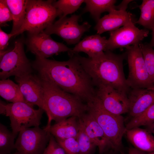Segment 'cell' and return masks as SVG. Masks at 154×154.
Listing matches in <instances>:
<instances>
[{
  "label": "cell",
  "instance_id": "1",
  "mask_svg": "<svg viewBox=\"0 0 154 154\" xmlns=\"http://www.w3.org/2000/svg\"><path fill=\"white\" fill-rule=\"evenodd\" d=\"M69 57L68 60L59 61L36 56L32 67L41 79L77 96L87 104L96 97V87L76 54Z\"/></svg>",
  "mask_w": 154,
  "mask_h": 154
},
{
  "label": "cell",
  "instance_id": "2",
  "mask_svg": "<svg viewBox=\"0 0 154 154\" xmlns=\"http://www.w3.org/2000/svg\"><path fill=\"white\" fill-rule=\"evenodd\" d=\"M76 54L95 87L108 86L128 95L131 89L127 84L123 71V61L126 57V53L117 54L106 51L92 58Z\"/></svg>",
  "mask_w": 154,
  "mask_h": 154
},
{
  "label": "cell",
  "instance_id": "3",
  "mask_svg": "<svg viewBox=\"0 0 154 154\" xmlns=\"http://www.w3.org/2000/svg\"><path fill=\"white\" fill-rule=\"evenodd\" d=\"M41 80L45 112L48 118L47 125H50L52 120L57 123L71 117L80 118L87 112L88 105L80 98L50 82Z\"/></svg>",
  "mask_w": 154,
  "mask_h": 154
},
{
  "label": "cell",
  "instance_id": "4",
  "mask_svg": "<svg viewBox=\"0 0 154 154\" xmlns=\"http://www.w3.org/2000/svg\"><path fill=\"white\" fill-rule=\"evenodd\" d=\"M87 104V112L101 126L114 148L123 151L122 139L126 131L123 117L106 110L96 96Z\"/></svg>",
  "mask_w": 154,
  "mask_h": 154
},
{
  "label": "cell",
  "instance_id": "5",
  "mask_svg": "<svg viewBox=\"0 0 154 154\" xmlns=\"http://www.w3.org/2000/svg\"><path fill=\"white\" fill-rule=\"evenodd\" d=\"M54 1L28 0L24 23L16 36L25 31L38 33L53 23L58 16L57 10L53 5Z\"/></svg>",
  "mask_w": 154,
  "mask_h": 154
},
{
  "label": "cell",
  "instance_id": "6",
  "mask_svg": "<svg viewBox=\"0 0 154 154\" xmlns=\"http://www.w3.org/2000/svg\"><path fill=\"white\" fill-rule=\"evenodd\" d=\"M24 102L5 104L0 102V114L8 116L11 122L12 132L15 138L19 132L31 127L39 126L44 111Z\"/></svg>",
  "mask_w": 154,
  "mask_h": 154
},
{
  "label": "cell",
  "instance_id": "7",
  "mask_svg": "<svg viewBox=\"0 0 154 154\" xmlns=\"http://www.w3.org/2000/svg\"><path fill=\"white\" fill-rule=\"evenodd\" d=\"M23 40H16L12 49L8 50L0 57V78L1 80L6 79L14 76L21 77L31 74L32 64L26 56L24 48Z\"/></svg>",
  "mask_w": 154,
  "mask_h": 154
},
{
  "label": "cell",
  "instance_id": "8",
  "mask_svg": "<svg viewBox=\"0 0 154 154\" xmlns=\"http://www.w3.org/2000/svg\"><path fill=\"white\" fill-rule=\"evenodd\" d=\"M126 48L129 68L128 74L126 79L129 87L131 89L154 88L139 45L131 46Z\"/></svg>",
  "mask_w": 154,
  "mask_h": 154
},
{
  "label": "cell",
  "instance_id": "9",
  "mask_svg": "<svg viewBox=\"0 0 154 154\" xmlns=\"http://www.w3.org/2000/svg\"><path fill=\"white\" fill-rule=\"evenodd\" d=\"M50 125L43 129L39 126L21 131L15 142V148L18 154H42L49 142Z\"/></svg>",
  "mask_w": 154,
  "mask_h": 154
},
{
  "label": "cell",
  "instance_id": "10",
  "mask_svg": "<svg viewBox=\"0 0 154 154\" xmlns=\"http://www.w3.org/2000/svg\"><path fill=\"white\" fill-rule=\"evenodd\" d=\"M80 16L73 15L70 17L60 18L48 27L43 32L50 35L55 34L61 38L69 45L78 43L84 33L88 31L91 25L87 22L80 25L78 21Z\"/></svg>",
  "mask_w": 154,
  "mask_h": 154
},
{
  "label": "cell",
  "instance_id": "11",
  "mask_svg": "<svg viewBox=\"0 0 154 154\" xmlns=\"http://www.w3.org/2000/svg\"><path fill=\"white\" fill-rule=\"evenodd\" d=\"M149 31L147 29H139L131 22L115 30L110 32L106 51H112L118 48L139 45L143 39L147 37Z\"/></svg>",
  "mask_w": 154,
  "mask_h": 154
},
{
  "label": "cell",
  "instance_id": "12",
  "mask_svg": "<svg viewBox=\"0 0 154 154\" xmlns=\"http://www.w3.org/2000/svg\"><path fill=\"white\" fill-rule=\"evenodd\" d=\"M26 42L28 51L35 56L45 58L62 52H68L71 49L62 43L55 41L43 31L29 33Z\"/></svg>",
  "mask_w": 154,
  "mask_h": 154
},
{
  "label": "cell",
  "instance_id": "13",
  "mask_svg": "<svg viewBox=\"0 0 154 154\" xmlns=\"http://www.w3.org/2000/svg\"><path fill=\"white\" fill-rule=\"evenodd\" d=\"M96 96L104 108L116 115L128 113L129 102L128 95L108 86L96 87Z\"/></svg>",
  "mask_w": 154,
  "mask_h": 154
},
{
  "label": "cell",
  "instance_id": "14",
  "mask_svg": "<svg viewBox=\"0 0 154 154\" xmlns=\"http://www.w3.org/2000/svg\"><path fill=\"white\" fill-rule=\"evenodd\" d=\"M27 103L38 106L45 111L43 90L41 79L32 73L21 77H15Z\"/></svg>",
  "mask_w": 154,
  "mask_h": 154
},
{
  "label": "cell",
  "instance_id": "15",
  "mask_svg": "<svg viewBox=\"0 0 154 154\" xmlns=\"http://www.w3.org/2000/svg\"><path fill=\"white\" fill-rule=\"evenodd\" d=\"M79 119L85 132L98 147L99 154L114 149L101 126L90 114L87 112Z\"/></svg>",
  "mask_w": 154,
  "mask_h": 154
},
{
  "label": "cell",
  "instance_id": "16",
  "mask_svg": "<svg viewBox=\"0 0 154 154\" xmlns=\"http://www.w3.org/2000/svg\"><path fill=\"white\" fill-rule=\"evenodd\" d=\"M128 96L129 102L128 113L132 118L139 115L154 104V88L131 89Z\"/></svg>",
  "mask_w": 154,
  "mask_h": 154
},
{
  "label": "cell",
  "instance_id": "17",
  "mask_svg": "<svg viewBox=\"0 0 154 154\" xmlns=\"http://www.w3.org/2000/svg\"><path fill=\"white\" fill-rule=\"evenodd\" d=\"M132 22H134L131 13L126 10L114 9L100 18L94 29L100 35L117 30Z\"/></svg>",
  "mask_w": 154,
  "mask_h": 154
},
{
  "label": "cell",
  "instance_id": "18",
  "mask_svg": "<svg viewBox=\"0 0 154 154\" xmlns=\"http://www.w3.org/2000/svg\"><path fill=\"white\" fill-rule=\"evenodd\" d=\"M107 39L97 34L86 36L68 52L71 56L80 52L87 54L90 58L96 57L106 51Z\"/></svg>",
  "mask_w": 154,
  "mask_h": 154
},
{
  "label": "cell",
  "instance_id": "19",
  "mask_svg": "<svg viewBox=\"0 0 154 154\" xmlns=\"http://www.w3.org/2000/svg\"><path fill=\"white\" fill-rule=\"evenodd\" d=\"M125 133L134 147L145 153L154 152V136L147 129L135 127L126 130Z\"/></svg>",
  "mask_w": 154,
  "mask_h": 154
},
{
  "label": "cell",
  "instance_id": "20",
  "mask_svg": "<svg viewBox=\"0 0 154 154\" xmlns=\"http://www.w3.org/2000/svg\"><path fill=\"white\" fill-rule=\"evenodd\" d=\"M79 130V118L75 116L70 117L56 123L51 125L49 128L50 133L56 140L72 137L77 138Z\"/></svg>",
  "mask_w": 154,
  "mask_h": 154
},
{
  "label": "cell",
  "instance_id": "21",
  "mask_svg": "<svg viewBox=\"0 0 154 154\" xmlns=\"http://www.w3.org/2000/svg\"><path fill=\"white\" fill-rule=\"evenodd\" d=\"M11 12L13 26L11 33L15 36L24 23L28 0H5Z\"/></svg>",
  "mask_w": 154,
  "mask_h": 154
},
{
  "label": "cell",
  "instance_id": "22",
  "mask_svg": "<svg viewBox=\"0 0 154 154\" xmlns=\"http://www.w3.org/2000/svg\"><path fill=\"white\" fill-rule=\"evenodd\" d=\"M115 0H85L86 4L83 11L89 12L93 19L97 22L100 19L101 14L104 12L109 13L114 9H118L115 5Z\"/></svg>",
  "mask_w": 154,
  "mask_h": 154
},
{
  "label": "cell",
  "instance_id": "23",
  "mask_svg": "<svg viewBox=\"0 0 154 154\" xmlns=\"http://www.w3.org/2000/svg\"><path fill=\"white\" fill-rule=\"evenodd\" d=\"M0 95L11 103L20 102L27 103L19 85L9 79L0 81Z\"/></svg>",
  "mask_w": 154,
  "mask_h": 154
},
{
  "label": "cell",
  "instance_id": "24",
  "mask_svg": "<svg viewBox=\"0 0 154 154\" xmlns=\"http://www.w3.org/2000/svg\"><path fill=\"white\" fill-rule=\"evenodd\" d=\"M138 7L140 10V15L134 23L152 30L154 27V0H143Z\"/></svg>",
  "mask_w": 154,
  "mask_h": 154
},
{
  "label": "cell",
  "instance_id": "25",
  "mask_svg": "<svg viewBox=\"0 0 154 154\" xmlns=\"http://www.w3.org/2000/svg\"><path fill=\"white\" fill-rule=\"evenodd\" d=\"M154 123V104L139 115L132 118L125 126L126 130L144 126L147 127Z\"/></svg>",
  "mask_w": 154,
  "mask_h": 154
},
{
  "label": "cell",
  "instance_id": "26",
  "mask_svg": "<svg viewBox=\"0 0 154 154\" xmlns=\"http://www.w3.org/2000/svg\"><path fill=\"white\" fill-rule=\"evenodd\" d=\"M84 1V0H54L53 5L57 10L58 16L60 18H63L75 12Z\"/></svg>",
  "mask_w": 154,
  "mask_h": 154
},
{
  "label": "cell",
  "instance_id": "27",
  "mask_svg": "<svg viewBox=\"0 0 154 154\" xmlns=\"http://www.w3.org/2000/svg\"><path fill=\"white\" fill-rule=\"evenodd\" d=\"M12 132L0 123V154H9L15 149L14 139Z\"/></svg>",
  "mask_w": 154,
  "mask_h": 154
},
{
  "label": "cell",
  "instance_id": "28",
  "mask_svg": "<svg viewBox=\"0 0 154 154\" xmlns=\"http://www.w3.org/2000/svg\"><path fill=\"white\" fill-rule=\"evenodd\" d=\"M79 130L77 138L80 149V154H94L96 147L86 133L79 119Z\"/></svg>",
  "mask_w": 154,
  "mask_h": 154
},
{
  "label": "cell",
  "instance_id": "29",
  "mask_svg": "<svg viewBox=\"0 0 154 154\" xmlns=\"http://www.w3.org/2000/svg\"><path fill=\"white\" fill-rule=\"evenodd\" d=\"M139 46L141 50L148 73L154 85V49L148 43H141Z\"/></svg>",
  "mask_w": 154,
  "mask_h": 154
},
{
  "label": "cell",
  "instance_id": "30",
  "mask_svg": "<svg viewBox=\"0 0 154 154\" xmlns=\"http://www.w3.org/2000/svg\"><path fill=\"white\" fill-rule=\"evenodd\" d=\"M56 141L63 148L66 154H80L77 138L72 137Z\"/></svg>",
  "mask_w": 154,
  "mask_h": 154
},
{
  "label": "cell",
  "instance_id": "31",
  "mask_svg": "<svg viewBox=\"0 0 154 154\" xmlns=\"http://www.w3.org/2000/svg\"><path fill=\"white\" fill-rule=\"evenodd\" d=\"M42 154H66L63 148L51 134L48 144Z\"/></svg>",
  "mask_w": 154,
  "mask_h": 154
},
{
  "label": "cell",
  "instance_id": "32",
  "mask_svg": "<svg viewBox=\"0 0 154 154\" xmlns=\"http://www.w3.org/2000/svg\"><path fill=\"white\" fill-rule=\"evenodd\" d=\"M13 20L11 11L5 0H0V24L3 26L8 22ZM6 26V25H5Z\"/></svg>",
  "mask_w": 154,
  "mask_h": 154
},
{
  "label": "cell",
  "instance_id": "33",
  "mask_svg": "<svg viewBox=\"0 0 154 154\" xmlns=\"http://www.w3.org/2000/svg\"><path fill=\"white\" fill-rule=\"evenodd\" d=\"M14 35L11 33H7L0 28V51L5 50L8 45L9 39Z\"/></svg>",
  "mask_w": 154,
  "mask_h": 154
},
{
  "label": "cell",
  "instance_id": "34",
  "mask_svg": "<svg viewBox=\"0 0 154 154\" xmlns=\"http://www.w3.org/2000/svg\"><path fill=\"white\" fill-rule=\"evenodd\" d=\"M99 154H125L123 151L115 149H110L105 152Z\"/></svg>",
  "mask_w": 154,
  "mask_h": 154
},
{
  "label": "cell",
  "instance_id": "35",
  "mask_svg": "<svg viewBox=\"0 0 154 154\" xmlns=\"http://www.w3.org/2000/svg\"><path fill=\"white\" fill-rule=\"evenodd\" d=\"M145 152L139 150L134 147L129 148L128 154H144Z\"/></svg>",
  "mask_w": 154,
  "mask_h": 154
},
{
  "label": "cell",
  "instance_id": "36",
  "mask_svg": "<svg viewBox=\"0 0 154 154\" xmlns=\"http://www.w3.org/2000/svg\"><path fill=\"white\" fill-rule=\"evenodd\" d=\"M152 31L151 39L150 42L148 43V44L149 46L153 48L154 47V27Z\"/></svg>",
  "mask_w": 154,
  "mask_h": 154
},
{
  "label": "cell",
  "instance_id": "37",
  "mask_svg": "<svg viewBox=\"0 0 154 154\" xmlns=\"http://www.w3.org/2000/svg\"><path fill=\"white\" fill-rule=\"evenodd\" d=\"M147 129L152 133L154 134V123L151 126L147 127Z\"/></svg>",
  "mask_w": 154,
  "mask_h": 154
},
{
  "label": "cell",
  "instance_id": "38",
  "mask_svg": "<svg viewBox=\"0 0 154 154\" xmlns=\"http://www.w3.org/2000/svg\"><path fill=\"white\" fill-rule=\"evenodd\" d=\"M144 154H154V152H151V153H146Z\"/></svg>",
  "mask_w": 154,
  "mask_h": 154
},
{
  "label": "cell",
  "instance_id": "39",
  "mask_svg": "<svg viewBox=\"0 0 154 154\" xmlns=\"http://www.w3.org/2000/svg\"><path fill=\"white\" fill-rule=\"evenodd\" d=\"M9 154H18L17 151L13 153H11Z\"/></svg>",
  "mask_w": 154,
  "mask_h": 154
},
{
  "label": "cell",
  "instance_id": "40",
  "mask_svg": "<svg viewBox=\"0 0 154 154\" xmlns=\"http://www.w3.org/2000/svg\"><path fill=\"white\" fill-rule=\"evenodd\" d=\"M153 48H154V47Z\"/></svg>",
  "mask_w": 154,
  "mask_h": 154
}]
</instances>
